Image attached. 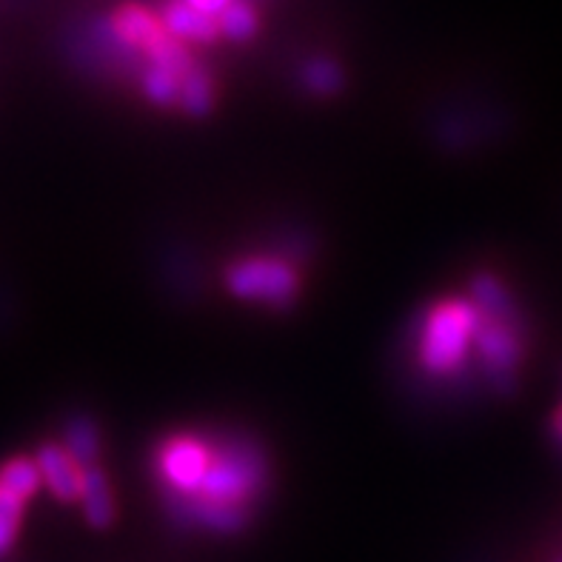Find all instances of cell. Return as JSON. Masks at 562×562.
Instances as JSON below:
<instances>
[{
  "label": "cell",
  "instance_id": "5b68a950",
  "mask_svg": "<svg viewBox=\"0 0 562 562\" xmlns=\"http://www.w3.org/2000/svg\"><path fill=\"white\" fill-rule=\"evenodd\" d=\"M212 465V442L194 435H178L157 449V469L160 483L169 492V499L192 497L198 492Z\"/></svg>",
  "mask_w": 562,
  "mask_h": 562
},
{
  "label": "cell",
  "instance_id": "277c9868",
  "mask_svg": "<svg viewBox=\"0 0 562 562\" xmlns=\"http://www.w3.org/2000/svg\"><path fill=\"white\" fill-rule=\"evenodd\" d=\"M522 337H526L522 323L497 321V317H485L483 314L474 346H477L483 378L497 392L517 389V371H520L522 357H526V340Z\"/></svg>",
  "mask_w": 562,
  "mask_h": 562
},
{
  "label": "cell",
  "instance_id": "30bf717a",
  "mask_svg": "<svg viewBox=\"0 0 562 562\" xmlns=\"http://www.w3.org/2000/svg\"><path fill=\"white\" fill-rule=\"evenodd\" d=\"M41 485V471H37L35 460H29V457H14V460L0 465V488L21 499V503H26L29 497H35Z\"/></svg>",
  "mask_w": 562,
  "mask_h": 562
},
{
  "label": "cell",
  "instance_id": "2e32d148",
  "mask_svg": "<svg viewBox=\"0 0 562 562\" xmlns=\"http://www.w3.org/2000/svg\"><path fill=\"white\" fill-rule=\"evenodd\" d=\"M23 517V503L18 497H12L9 492L0 488V557L7 554L14 546V537H18V528H21Z\"/></svg>",
  "mask_w": 562,
  "mask_h": 562
},
{
  "label": "cell",
  "instance_id": "3957f363",
  "mask_svg": "<svg viewBox=\"0 0 562 562\" xmlns=\"http://www.w3.org/2000/svg\"><path fill=\"white\" fill-rule=\"evenodd\" d=\"M228 292L240 300L263 303L271 308H289L297 300V271L280 257H243L226 271Z\"/></svg>",
  "mask_w": 562,
  "mask_h": 562
},
{
  "label": "cell",
  "instance_id": "52a82bcc",
  "mask_svg": "<svg viewBox=\"0 0 562 562\" xmlns=\"http://www.w3.org/2000/svg\"><path fill=\"white\" fill-rule=\"evenodd\" d=\"M109 26H112L114 41L121 43L123 49L140 52V55L166 32L160 14L140 7V3H123V7L114 9Z\"/></svg>",
  "mask_w": 562,
  "mask_h": 562
},
{
  "label": "cell",
  "instance_id": "8992f818",
  "mask_svg": "<svg viewBox=\"0 0 562 562\" xmlns=\"http://www.w3.org/2000/svg\"><path fill=\"white\" fill-rule=\"evenodd\" d=\"M37 471H41L43 485L55 494L60 503H78L83 494V469L75 463V457L57 446V442H46L41 446L35 457Z\"/></svg>",
  "mask_w": 562,
  "mask_h": 562
},
{
  "label": "cell",
  "instance_id": "9c48e42d",
  "mask_svg": "<svg viewBox=\"0 0 562 562\" xmlns=\"http://www.w3.org/2000/svg\"><path fill=\"white\" fill-rule=\"evenodd\" d=\"M80 503H83L86 520L94 528H109L114 520V499H112V483H109L106 471L100 465L92 469H83V494H80Z\"/></svg>",
  "mask_w": 562,
  "mask_h": 562
},
{
  "label": "cell",
  "instance_id": "d6986e66",
  "mask_svg": "<svg viewBox=\"0 0 562 562\" xmlns=\"http://www.w3.org/2000/svg\"><path fill=\"white\" fill-rule=\"evenodd\" d=\"M557 562H562V560H557Z\"/></svg>",
  "mask_w": 562,
  "mask_h": 562
},
{
  "label": "cell",
  "instance_id": "ba28073f",
  "mask_svg": "<svg viewBox=\"0 0 562 562\" xmlns=\"http://www.w3.org/2000/svg\"><path fill=\"white\" fill-rule=\"evenodd\" d=\"M164 26L169 29V35H175L178 41H200V43H214L221 37V26L217 21L206 18V14L194 12L189 3L183 0H169L160 14Z\"/></svg>",
  "mask_w": 562,
  "mask_h": 562
},
{
  "label": "cell",
  "instance_id": "6da1fadb",
  "mask_svg": "<svg viewBox=\"0 0 562 562\" xmlns=\"http://www.w3.org/2000/svg\"><path fill=\"white\" fill-rule=\"evenodd\" d=\"M269 465L263 451L249 440H226L212 449V465L192 497L169 499V512L183 526L214 535H237L249 526L255 499L266 492Z\"/></svg>",
  "mask_w": 562,
  "mask_h": 562
},
{
  "label": "cell",
  "instance_id": "7a4b0ae2",
  "mask_svg": "<svg viewBox=\"0 0 562 562\" xmlns=\"http://www.w3.org/2000/svg\"><path fill=\"white\" fill-rule=\"evenodd\" d=\"M483 314L463 297H446L426 312L417 331V363L428 378L449 380L463 369Z\"/></svg>",
  "mask_w": 562,
  "mask_h": 562
},
{
  "label": "cell",
  "instance_id": "8fae6325",
  "mask_svg": "<svg viewBox=\"0 0 562 562\" xmlns=\"http://www.w3.org/2000/svg\"><path fill=\"white\" fill-rule=\"evenodd\" d=\"M64 449L75 457V463H78L80 469H92V465H98V454H100L98 426H94L89 417L71 420L69 426H66Z\"/></svg>",
  "mask_w": 562,
  "mask_h": 562
},
{
  "label": "cell",
  "instance_id": "7c38bea8",
  "mask_svg": "<svg viewBox=\"0 0 562 562\" xmlns=\"http://www.w3.org/2000/svg\"><path fill=\"white\" fill-rule=\"evenodd\" d=\"M214 106V83L206 71L198 69L180 86V109L192 117H203Z\"/></svg>",
  "mask_w": 562,
  "mask_h": 562
},
{
  "label": "cell",
  "instance_id": "9a60e30c",
  "mask_svg": "<svg viewBox=\"0 0 562 562\" xmlns=\"http://www.w3.org/2000/svg\"><path fill=\"white\" fill-rule=\"evenodd\" d=\"M303 83H306L308 92L314 94H335L340 92V83H342V75H340V66L331 64V60H312V64L303 69Z\"/></svg>",
  "mask_w": 562,
  "mask_h": 562
},
{
  "label": "cell",
  "instance_id": "5bb4252c",
  "mask_svg": "<svg viewBox=\"0 0 562 562\" xmlns=\"http://www.w3.org/2000/svg\"><path fill=\"white\" fill-rule=\"evenodd\" d=\"M217 26H221V35L228 37L235 43H246L260 26V18H257V9L243 3V0H235L226 12L217 18Z\"/></svg>",
  "mask_w": 562,
  "mask_h": 562
},
{
  "label": "cell",
  "instance_id": "e0dca14e",
  "mask_svg": "<svg viewBox=\"0 0 562 562\" xmlns=\"http://www.w3.org/2000/svg\"><path fill=\"white\" fill-rule=\"evenodd\" d=\"M183 3H189L194 12L206 14V18H212V21H217V18H221V14L226 12L235 0H183Z\"/></svg>",
  "mask_w": 562,
  "mask_h": 562
},
{
  "label": "cell",
  "instance_id": "4fadbf2b",
  "mask_svg": "<svg viewBox=\"0 0 562 562\" xmlns=\"http://www.w3.org/2000/svg\"><path fill=\"white\" fill-rule=\"evenodd\" d=\"M180 86L183 80L175 78L171 71L155 69V66H146V71L140 75L143 94L157 106H180Z\"/></svg>",
  "mask_w": 562,
  "mask_h": 562
},
{
  "label": "cell",
  "instance_id": "ac0fdd59",
  "mask_svg": "<svg viewBox=\"0 0 562 562\" xmlns=\"http://www.w3.org/2000/svg\"><path fill=\"white\" fill-rule=\"evenodd\" d=\"M551 437H554V442L562 449V406L557 408L554 420H551Z\"/></svg>",
  "mask_w": 562,
  "mask_h": 562
}]
</instances>
